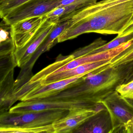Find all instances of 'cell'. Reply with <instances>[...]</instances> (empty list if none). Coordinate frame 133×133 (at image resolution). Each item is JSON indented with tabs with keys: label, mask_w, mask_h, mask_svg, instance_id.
I'll list each match as a JSON object with an SVG mask.
<instances>
[{
	"label": "cell",
	"mask_w": 133,
	"mask_h": 133,
	"mask_svg": "<svg viewBox=\"0 0 133 133\" xmlns=\"http://www.w3.org/2000/svg\"><path fill=\"white\" fill-rule=\"evenodd\" d=\"M96 2V0H77L68 5L55 8L46 17L49 20L56 23L74 14L78 10Z\"/></svg>",
	"instance_id": "13"
},
{
	"label": "cell",
	"mask_w": 133,
	"mask_h": 133,
	"mask_svg": "<svg viewBox=\"0 0 133 133\" xmlns=\"http://www.w3.org/2000/svg\"><path fill=\"white\" fill-rule=\"evenodd\" d=\"M46 18V16L34 17L11 25L13 43L12 52L24 46L36 33Z\"/></svg>",
	"instance_id": "9"
},
{
	"label": "cell",
	"mask_w": 133,
	"mask_h": 133,
	"mask_svg": "<svg viewBox=\"0 0 133 133\" xmlns=\"http://www.w3.org/2000/svg\"><path fill=\"white\" fill-rule=\"evenodd\" d=\"M106 43L105 40H103L102 38H99L89 45L78 49L72 54L74 55L75 58L88 55L93 50L105 45Z\"/></svg>",
	"instance_id": "18"
},
{
	"label": "cell",
	"mask_w": 133,
	"mask_h": 133,
	"mask_svg": "<svg viewBox=\"0 0 133 133\" xmlns=\"http://www.w3.org/2000/svg\"><path fill=\"white\" fill-rule=\"evenodd\" d=\"M56 24L46 17L28 43L23 48L11 53V59L15 67L24 68L29 63Z\"/></svg>",
	"instance_id": "7"
},
{
	"label": "cell",
	"mask_w": 133,
	"mask_h": 133,
	"mask_svg": "<svg viewBox=\"0 0 133 133\" xmlns=\"http://www.w3.org/2000/svg\"><path fill=\"white\" fill-rule=\"evenodd\" d=\"M116 91L125 98L133 99V80L121 84L117 87Z\"/></svg>",
	"instance_id": "19"
},
{
	"label": "cell",
	"mask_w": 133,
	"mask_h": 133,
	"mask_svg": "<svg viewBox=\"0 0 133 133\" xmlns=\"http://www.w3.org/2000/svg\"><path fill=\"white\" fill-rule=\"evenodd\" d=\"M101 103L109 112L111 133H133V106L116 91Z\"/></svg>",
	"instance_id": "3"
},
{
	"label": "cell",
	"mask_w": 133,
	"mask_h": 133,
	"mask_svg": "<svg viewBox=\"0 0 133 133\" xmlns=\"http://www.w3.org/2000/svg\"><path fill=\"white\" fill-rule=\"evenodd\" d=\"M61 0H29L10 11L2 19L12 25L27 18L45 16L61 6Z\"/></svg>",
	"instance_id": "6"
},
{
	"label": "cell",
	"mask_w": 133,
	"mask_h": 133,
	"mask_svg": "<svg viewBox=\"0 0 133 133\" xmlns=\"http://www.w3.org/2000/svg\"><path fill=\"white\" fill-rule=\"evenodd\" d=\"M133 61L115 67L110 64L87 73L70 88L45 99H61L100 103L125 82Z\"/></svg>",
	"instance_id": "2"
},
{
	"label": "cell",
	"mask_w": 133,
	"mask_h": 133,
	"mask_svg": "<svg viewBox=\"0 0 133 133\" xmlns=\"http://www.w3.org/2000/svg\"><path fill=\"white\" fill-rule=\"evenodd\" d=\"M102 105V103H93L85 101L66 99H41L21 101L11 107L8 112L11 113H19L33 111L47 110H70L74 108L81 107L97 108Z\"/></svg>",
	"instance_id": "5"
},
{
	"label": "cell",
	"mask_w": 133,
	"mask_h": 133,
	"mask_svg": "<svg viewBox=\"0 0 133 133\" xmlns=\"http://www.w3.org/2000/svg\"><path fill=\"white\" fill-rule=\"evenodd\" d=\"M132 40H133V32L128 35L124 36H117L116 38L109 42L106 43L99 48L93 50L89 53L88 54L97 53L103 51L112 49L118 47L123 43L128 42Z\"/></svg>",
	"instance_id": "16"
},
{
	"label": "cell",
	"mask_w": 133,
	"mask_h": 133,
	"mask_svg": "<svg viewBox=\"0 0 133 133\" xmlns=\"http://www.w3.org/2000/svg\"><path fill=\"white\" fill-rule=\"evenodd\" d=\"M132 32H133V16H132L130 21L129 22L128 26L126 28L125 30L123 32L121 35L120 36L128 35Z\"/></svg>",
	"instance_id": "21"
},
{
	"label": "cell",
	"mask_w": 133,
	"mask_h": 133,
	"mask_svg": "<svg viewBox=\"0 0 133 133\" xmlns=\"http://www.w3.org/2000/svg\"><path fill=\"white\" fill-rule=\"evenodd\" d=\"M1 52L11 51L13 49L11 25L3 21L1 23Z\"/></svg>",
	"instance_id": "15"
},
{
	"label": "cell",
	"mask_w": 133,
	"mask_h": 133,
	"mask_svg": "<svg viewBox=\"0 0 133 133\" xmlns=\"http://www.w3.org/2000/svg\"><path fill=\"white\" fill-rule=\"evenodd\" d=\"M110 60L85 64L71 70H67L56 74H52L45 78L38 83L29 84H38L42 85L52 83L57 81L84 74L98 68L109 64L110 63Z\"/></svg>",
	"instance_id": "12"
},
{
	"label": "cell",
	"mask_w": 133,
	"mask_h": 133,
	"mask_svg": "<svg viewBox=\"0 0 133 133\" xmlns=\"http://www.w3.org/2000/svg\"><path fill=\"white\" fill-rule=\"evenodd\" d=\"M127 48L126 44L123 43L118 47L112 49L76 57L65 64L52 74L71 70L78 66L89 63L111 60L123 52Z\"/></svg>",
	"instance_id": "10"
},
{
	"label": "cell",
	"mask_w": 133,
	"mask_h": 133,
	"mask_svg": "<svg viewBox=\"0 0 133 133\" xmlns=\"http://www.w3.org/2000/svg\"><path fill=\"white\" fill-rule=\"evenodd\" d=\"M132 80H133V66L129 74L128 77L127 78L124 83L129 82L131 81H132Z\"/></svg>",
	"instance_id": "22"
},
{
	"label": "cell",
	"mask_w": 133,
	"mask_h": 133,
	"mask_svg": "<svg viewBox=\"0 0 133 133\" xmlns=\"http://www.w3.org/2000/svg\"><path fill=\"white\" fill-rule=\"evenodd\" d=\"M82 11V18L64 32L57 43L91 32L120 36L133 16V0H102Z\"/></svg>",
	"instance_id": "1"
},
{
	"label": "cell",
	"mask_w": 133,
	"mask_h": 133,
	"mask_svg": "<svg viewBox=\"0 0 133 133\" xmlns=\"http://www.w3.org/2000/svg\"><path fill=\"white\" fill-rule=\"evenodd\" d=\"M104 108L102 104L97 108L81 107L72 109L64 117L53 124L54 133L75 132L89 118Z\"/></svg>",
	"instance_id": "8"
},
{
	"label": "cell",
	"mask_w": 133,
	"mask_h": 133,
	"mask_svg": "<svg viewBox=\"0 0 133 133\" xmlns=\"http://www.w3.org/2000/svg\"><path fill=\"white\" fill-rule=\"evenodd\" d=\"M29 0H3L0 1V16L3 18L10 11Z\"/></svg>",
	"instance_id": "17"
},
{
	"label": "cell",
	"mask_w": 133,
	"mask_h": 133,
	"mask_svg": "<svg viewBox=\"0 0 133 133\" xmlns=\"http://www.w3.org/2000/svg\"><path fill=\"white\" fill-rule=\"evenodd\" d=\"M127 100V101L133 106V99H126Z\"/></svg>",
	"instance_id": "23"
},
{
	"label": "cell",
	"mask_w": 133,
	"mask_h": 133,
	"mask_svg": "<svg viewBox=\"0 0 133 133\" xmlns=\"http://www.w3.org/2000/svg\"><path fill=\"white\" fill-rule=\"evenodd\" d=\"M132 61H133V50L119 58H113L110 60V65L112 67L116 66Z\"/></svg>",
	"instance_id": "20"
},
{
	"label": "cell",
	"mask_w": 133,
	"mask_h": 133,
	"mask_svg": "<svg viewBox=\"0 0 133 133\" xmlns=\"http://www.w3.org/2000/svg\"><path fill=\"white\" fill-rule=\"evenodd\" d=\"M112 129L111 117L109 111L105 108L89 118L75 132L111 133Z\"/></svg>",
	"instance_id": "11"
},
{
	"label": "cell",
	"mask_w": 133,
	"mask_h": 133,
	"mask_svg": "<svg viewBox=\"0 0 133 133\" xmlns=\"http://www.w3.org/2000/svg\"><path fill=\"white\" fill-rule=\"evenodd\" d=\"M1 133H54L52 124L38 127L0 126Z\"/></svg>",
	"instance_id": "14"
},
{
	"label": "cell",
	"mask_w": 133,
	"mask_h": 133,
	"mask_svg": "<svg viewBox=\"0 0 133 133\" xmlns=\"http://www.w3.org/2000/svg\"><path fill=\"white\" fill-rule=\"evenodd\" d=\"M69 110L33 111L19 113L3 112L0 116V126L38 127L52 124L68 114Z\"/></svg>",
	"instance_id": "4"
},
{
	"label": "cell",
	"mask_w": 133,
	"mask_h": 133,
	"mask_svg": "<svg viewBox=\"0 0 133 133\" xmlns=\"http://www.w3.org/2000/svg\"><path fill=\"white\" fill-rule=\"evenodd\" d=\"M3 1V0H0V1Z\"/></svg>",
	"instance_id": "24"
}]
</instances>
